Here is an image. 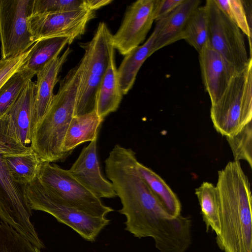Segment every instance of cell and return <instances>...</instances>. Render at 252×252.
<instances>
[{
	"instance_id": "obj_25",
	"label": "cell",
	"mask_w": 252,
	"mask_h": 252,
	"mask_svg": "<svg viewBox=\"0 0 252 252\" xmlns=\"http://www.w3.org/2000/svg\"><path fill=\"white\" fill-rule=\"evenodd\" d=\"M105 5L103 0H34L32 15L62 13L80 9L95 11Z\"/></svg>"
},
{
	"instance_id": "obj_12",
	"label": "cell",
	"mask_w": 252,
	"mask_h": 252,
	"mask_svg": "<svg viewBox=\"0 0 252 252\" xmlns=\"http://www.w3.org/2000/svg\"><path fill=\"white\" fill-rule=\"evenodd\" d=\"M156 0H138L127 8L117 32L112 34L115 49L126 55L146 38L155 21Z\"/></svg>"
},
{
	"instance_id": "obj_19",
	"label": "cell",
	"mask_w": 252,
	"mask_h": 252,
	"mask_svg": "<svg viewBox=\"0 0 252 252\" xmlns=\"http://www.w3.org/2000/svg\"><path fill=\"white\" fill-rule=\"evenodd\" d=\"M104 119L94 110L73 117L67 128L63 144V152L69 156L79 145L97 138L99 126Z\"/></svg>"
},
{
	"instance_id": "obj_22",
	"label": "cell",
	"mask_w": 252,
	"mask_h": 252,
	"mask_svg": "<svg viewBox=\"0 0 252 252\" xmlns=\"http://www.w3.org/2000/svg\"><path fill=\"white\" fill-rule=\"evenodd\" d=\"M73 41L65 37L48 38L36 41L31 47L28 60L23 67L35 74L48 62L58 56L66 44Z\"/></svg>"
},
{
	"instance_id": "obj_29",
	"label": "cell",
	"mask_w": 252,
	"mask_h": 252,
	"mask_svg": "<svg viewBox=\"0 0 252 252\" xmlns=\"http://www.w3.org/2000/svg\"><path fill=\"white\" fill-rule=\"evenodd\" d=\"M31 150L22 144L7 113L0 117V156L20 155Z\"/></svg>"
},
{
	"instance_id": "obj_21",
	"label": "cell",
	"mask_w": 252,
	"mask_h": 252,
	"mask_svg": "<svg viewBox=\"0 0 252 252\" xmlns=\"http://www.w3.org/2000/svg\"><path fill=\"white\" fill-rule=\"evenodd\" d=\"M137 168L162 207L171 216L181 215V205L176 194L157 173L138 161Z\"/></svg>"
},
{
	"instance_id": "obj_27",
	"label": "cell",
	"mask_w": 252,
	"mask_h": 252,
	"mask_svg": "<svg viewBox=\"0 0 252 252\" xmlns=\"http://www.w3.org/2000/svg\"><path fill=\"white\" fill-rule=\"evenodd\" d=\"M36 74L23 66L0 89V117L5 114Z\"/></svg>"
},
{
	"instance_id": "obj_31",
	"label": "cell",
	"mask_w": 252,
	"mask_h": 252,
	"mask_svg": "<svg viewBox=\"0 0 252 252\" xmlns=\"http://www.w3.org/2000/svg\"><path fill=\"white\" fill-rule=\"evenodd\" d=\"M234 161L244 160L252 167V124H246L237 134L226 137Z\"/></svg>"
},
{
	"instance_id": "obj_4",
	"label": "cell",
	"mask_w": 252,
	"mask_h": 252,
	"mask_svg": "<svg viewBox=\"0 0 252 252\" xmlns=\"http://www.w3.org/2000/svg\"><path fill=\"white\" fill-rule=\"evenodd\" d=\"M112 37L106 24L100 22L92 39L80 44L84 54L78 63L80 76L73 117L94 110L96 94L114 48Z\"/></svg>"
},
{
	"instance_id": "obj_34",
	"label": "cell",
	"mask_w": 252,
	"mask_h": 252,
	"mask_svg": "<svg viewBox=\"0 0 252 252\" xmlns=\"http://www.w3.org/2000/svg\"><path fill=\"white\" fill-rule=\"evenodd\" d=\"M9 59L7 60H3L1 59L0 60V69H1L8 62Z\"/></svg>"
},
{
	"instance_id": "obj_18",
	"label": "cell",
	"mask_w": 252,
	"mask_h": 252,
	"mask_svg": "<svg viewBox=\"0 0 252 252\" xmlns=\"http://www.w3.org/2000/svg\"><path fill=\"white\" fill-rule=\"evenodd\" d=\"M114 55L113 48L111 51L107 69L95 96L94 111L103 119L118 109L122 99L123 94L119 85Z\"/></svg>"
},
{
	"instance_id": "obj_32",
	"label": "cell",
	"mask_w": 252,
	"mask_h": 252,
	"mask_svg": "<svg viewBox=\"0 0 252 252\" xmlns=\"http://www.w3.org/2000/svg\"><path fill=\"white\" fill-rule=\"evenodd\" d=\"M31 48L25 53L9 59L0 69V89L15 72L20 70L28 60Z\"/></svg>"
},
{
	"instance_id": "obj_5",
	"label": "cell",
	"mask_w": 252,
	"mask_h": 252,
	"mask_svg": "<svg viewBox=\"0 0 252 252\" xmlns=\"http://www.w3.org/2000/svg\"><path fill=\"white\" fill-rule=\"evenodd\" d=\"M214 127L222 136L237 134L252 118V59L231 78L221 96L211 104Z\"/></svg>"
},
{
	"instance_id": "obj_1",
	"label": "cell",
	"mask_w": 252,
	"mask_h": 252,
	"mask_svg": "<svg viewBox=\"0 0 252 252\" xmlns=\"http://www.w3.org/2000/svg\"><path fill=\"white\" fill-rule=\"evenodd\" d=\"M135 153L116 144L105 159V170L126 217L125 230L141 238L152 237L160 252H182L191 239V221L173 217L162 207L139 174Z\"/></svg>"
},
{
	"instance_id": "obj_10",
	"label": "cell",
	"mask_w": 252,
	"mask_h": 252,
	"mask_svg": "<svg viewBox=\"0 0 252 252\" xmlns=\"http://www.w3.org/2000/svg\"><path fill=\"white\" fill-rule=\"evenodd\" d=\"M32 216L24 185L13 180L0 156V220L38 249L44 248L31 221Z\"/></svg>"
},
{
	"instance_id": "obj_23",
	"label": "cell",
	"mask_w": 252,
	"mask_h": 252,
	"mask_svg": "<svg viewBox=\"0 0 252 252\" xmlns=\"http://www.w3.org/2000/svg\"><path fill=\"white\" fill-rule=\"evenodd\" d=\"M2 157L13 180L24 186L30 184L37 177L42 162L32 149L25 154Z\"/></svg>"
},
{
	"instance_id": "obj_20",
	"label": "cell",
	"mask_w": 252,
	"mask_h": 252,
	"mask_svg": "<svg viewBox=\"0 0 252 252\" xmlns=\"http://www.w3.org/2000/svg\"><path fill=\"white\" fill-rule=\"evenodd\" d=\"M156 37L154 30L146 41L125 57L119 66L118 75L121 92L126 94L133 87L137 73L146 60L153 54V47Z\"/></svg>"
},
{
	"instance_id": "obj_7",
	"label": "cell",
	"mask_w": 252,
	"mask_h": 252,
	"mask_svg": "<svg viewBox=\"0 0 252 252\" xmlns=\"http://www.w3.org/2000/svg\"><path fill=\"white\" fill-rule=\"evenodd\" d=\"M51 163L41 162L37 177L63 203L93 217H105L114 211L75 179L68 170Z\"/></svg>"
},
{
	"instance_id": "obj_17",
	"label": "cell",
	"mask_w": 252,
	"mask_h": 252,
	"mask_svg": "<svg viewBox=\"0 0 252 252\" xmlns=\"http://www.w3.org/2000/svg\"><path fill=\"white\" fill-rule=\"evenodd\" d=\"M36 96V84L31 80L6 113L19 139L26 146L32 141Z\"/></svg>"
},
{
	"instance_id": "obj_11",
	"label": "cell",
	"mask_w": 252,
	"mask_h": 252,
	"mask_svg": "<svg viewBox=\"0 0 252 252\" xmlns=\"http://www.w3.org/2000/svg\"><path fill=\"white\" fill-rule=\"evenodd\" d=\"M95 17L94 11L80 9L65 12L39 14L28 19L35 42L42 39L65 37L72 41L85 32L88 22Z\"/></svg>"
},
{
	"instance_id": "obj_3",
	"label": "cell",
	"mask_w": 252,
	"mask_h": 252,
	"mask_svg": "<svg viewBox=\"0 0 252 252\" xmlns=\"http://www.w3.org/2000/svg\"><path fill=\"white\" fill-rule=\"evenodd\" d=\"M79 76L78 64L60 81L48 111L33 131L30 146L42 162L63 161L68 156L62 147L73 117Z\"/></svg>"
},
{
	"instance_id": "obj_33",
	"label": "cell",
	"mask_w": 252,
	"mask_h": 252,
	"mask_svg": "<svg viewBox=\"0 0 252 252\" xmlns=\"http://www.w3.org/2000/svg\"><path fill=\"white\" fill-rule=\"evenodd\" d=\"M184 0H156L155 21H158L173 11Z\"/></svg>"
},
{
	"instance_id": "obj_2",
	"label": "cell",
	"mask_w": 252,
	"mask_h": 252,
	"mask_svg": "<svg viewBox=\"0 0 252 252\" xmlns=\"http://www.w3.org/2000/svg\"><path fill=\"white\" fill-rule=\"evenodd\" d=\"M216 187L220 220L218 245L224 252H252L251 186L239 161H229L219 171Z\"/></svg>"
},
{
	"instance_id": "obj_13",
	"label": "cell",
	"mask_w": 252,
	"mask_h": 252,
	"mask_svg": "<svg viewBox=\"0 0 252 252\" xmlns=\"http://www.w3.org/2000/svg\"><path fill=\"white\" fill-rule=\"evenodd\" d=\"M97 138L81 151L79 157L68 170L70 174L86 189L99 198L117 196L111 182L101 174L98 161Z\"/></svg>"
},
{
	"instance_id": "obj_26",
	"label": "cell",
	"mask_w": 252,
	"mask_h": 252,
	"mask_svg": "<svg viewBox=\"0 0 252 252\" xmlns=\"http://www.w3.org/2000/svg\"><path fill=\"white\" fill-rule=\"evenodd\" d=\"M208 18L206 6H199L190 17L184 39L198 53L208 44Z\"/></svg>"
},
{
	"instance_id": "obj_30",
	"label": "cell",
	"mask_w": 252,
	"mask_h": 252,
	"mask_svg": "<svg viewBox=\"0 0 252 252\" xmlns=\"http://www.w3.org/2000/svg\"><path fill=\"white\" fill-rule=\"evenodd\" d=\"M0 252H40L9 225L0 222Z\"/></svg>"
},
{
	"instance_id": "obj_14",
	"label": "cell",
	"mask_w": 252,
	"mask_h": 252,
	"mask_svg": "<svg viewBox=\"0 0 252 252\" xmlns=\"http://www.w3.org/2000/svg\"><path fill=\"white\" fill-rule=\"evenodd\" d=\"M199 61L203 83L213 104L221 96L237 72L209 46L199 53Z\"/></svg>"
},
{
	"instance_id": "obj_9",
	"label": "cell",
	"mask_w": 252,
	"mask_h": 252,
	"mask_svg": "<svg viewBox=\"0 0 252 252\" xmlns=\"http://www.w3.org/2000/svg\"><path fill=\"white\" fill-rule=\"evenodd\" d=\"M34 0H0V41L1 59L14 58L35 42L28 19Z\"/></svg>"
},
{
	"instance_id": "obj_16",
	"label": "cell",
	"mask_w": 252,
	"mask_h": 252,
	"mask_svg": "<svg viewBox=\"0 0 252 252\" xmlns=\"http://www.w3.org/2000/svg\"><path fill=\"white\" fill-rule=\"evenodd\" d=\"M71 52L68 47L60 56L48 62L36 74V96L32 120V133L37 124L48 111L53 99L54 88L58 81V75Z\"/></svg>"
},
{
	"instance_id": "obj_24",
	"label": "cell",
	"mask_w": 252,
	"mask_h": 252,
	"mask_svg": "<svg viewBox=\"0 0 252 252\" xmlns=\"http://www.w3.org/2000/svg\"><path fill=\"white\" fill-rule=\"evenodd\" d=\"M203 220L207 229L211 228L217 236L220 231L219 201L216 187L204 182L195 189Z\"/></svg>"
},
{
	"instance_id": "obj_15",
	"label": "cell",
	"mask_w": 252,
	"mask_h": 252,
	"mask_svg": "<svg viewBox=\"0 0 252 252\" xmlns=\"http://www.w3.org/2000/svg\"><path fill=\"white\" fill-rule=\"evenodd\" d=\"M200 2L199 0H184L170 13L156 21L153 53L165 46L184 39L188 22L199 6Z\"/></svg>"
},
{
	"instance_id": "obj_8",
	"label": "cell",
	"mask_w": 252,
	"mask_h": 252,
	"mask_svg": "<svg viewBox=\"0 0 252 252\" xmlns=\"http://www.w3.org/2000/svg\"><path fill=\"white\" fill-rule=\"evenodd\" d=\"M208 46L219 53L236 70H243L252 57H249L240 29L221 11L214 0H207Z\"/></svg>"
},
{
	"instance_id": "obj_28",
	"label": "cell",
	"mask_w": 252,
	"mask_h": 252,
	"mask_svg": "<svg viewBox=\"0 0 252 252\" xmlns=\"http://www.w3.org/2000/svg\"><path fill=\"white\" fill-rule=\"evenodd\" d=\"M221 11L245 34L249 40L252 51V30L249 22L245 1L242 0H214Z\"/></svg>"
},
{
	"instance_id": "obj_6",
	"label": "cell",
	"mask_w": 252,
	"mask_h": 252,
	"mask_svg": "<svg viewBox=\"0 0 252 252\" xmlns=\"http://www.w3.org/2000/svg\"><path fill=\"white\" fill-rule=\"evenodd\" d=\"M31 209L47 213L73 229L87 241L94 242L110 223L106 217L91 216L63 203L36 177L24 186Z\"/></svg>"
}]
</instances>
